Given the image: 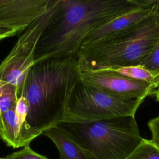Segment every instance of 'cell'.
<instances>
[{"instance_id":"1","label":"cell","mask_w":159,"mask_h":159,"mask_svg":"<svg viewBox=\"0 0 159 159\" xmlns=\"http://www.w3.org/2000/svg\"><path fill=\"white\" fill-rule=\"evenodd\" d=\"M81 73L77 55L34 62L29 68L20 96L29 102L27 122L35 137L63 120Z\"/></svg>"},{"instance_id":"2","label":"cell","mask_w":159,"mask_h":159,"mask_svg":"<svg viewBox=\"0 0 159 159\" xmlns=\"http://www.w3.org/2000/svg\"><path fill=\"white\" fill-rule=\"evenodd\" d=\"M130 5L129 0H58L37 44L34 62L77 55L92 30Z\"/></svg>"},{"instance_id":"3","label":"cell","mask_w":159,"mask_h":159,"mask_svg":"<svg viewBox=\"0 0 159 159\" xmlns=\"http://www.w3.org/2000/svg\"><path fill=\"white\" fill-rule=\"evenodd\" d=\"M156 13L120 32L83 45L77 54L80 71L139 65L159 43Z\"/></svg>"},{"instance_id":"4","label":"cell","mask_w":159,"mask_h":159,"mask_svg":"<svg viewBox=\"0 0 159 159\" xmlns=\"http://www.w3.org/2000/svg\"><path fill=\"white\" fill-rule=\"evenodd\" d=\"M57 126L82 148L88 159H127L143 139L135 116L91 122H61Z\"/></svg>"},{"instance_id":"5","label":"cell","mask_w":159,"mask_h":159,"mask_svg":"<svg viewBox=\"0 0 159 159\" xmlns=\"http://www.w3.org/2000/svg\"><path fill=\"white\" fill-rule=\"evenodd\" d=\"M144 100L116 96L80 80L71 93L61 122H91L122 116H135Z\"/></svg>"},{"instance_id":"6","label":"cell","mask_w":159,"mask_h":159,"mask_svg":"<svg viewBox=\"0 0 159 159\" xmlns=\"http://www.w3.org/2000/svg\"><path fill=\"white\" fill-rule=\"evenodd\" d=\"M57 2L58 0H53L48 11L23 32L10 52L0 63V81L16 86L19 97L26 75L34 63L38 41L48 24Z\"/></svg>"},{"instance_id":"7","label":"cell","mask_w":159,"mask_h":159,"mask_svg":"<svg viewBox=\"0 0 159 159\" xmlns=\"http://www.w3.org/2000/svg\"><path fill=\"white\" fill-rule=\"evenodd\" d=\"M53 0H0V40L24 32Z\"/></svg>"},{"instance_id":"8","label":"cell","mask_w":159,"mask_h":159,"mask_svg":"<svg viewBox=\"0 0 159 159\" xmlns=\"http://www.w3.org/2000/svg\"><path fill=\"white\" fill-rule=\"evenodd\" d=\"M81 80L107 93L123 98L145 99L150 96V83L126 77L109 69L81 72Z\"/></svg>"},{"instance_id":"9","label":"cell","mask_w":159,"mask_h":159,"mask_svg":"<svg viewBox=\"0 0 159 159\" xmlns=\"http://www.w3.org/2000/svg\"><path fill=\"white\" fill-rule=\"evenodd\" d=\"M29 102L20 96L8 111L0 112V139L13 148L29 145L35 137L27 122Z\"/></svg>"},{"instance_id":"10","label":"cell","mask_w":159,"mask_h":159,"mask_svg":"<svg viewBox=\"0 0 159 159\" xmlns=\"http://www.w3.org/2000/svg\"><path fill=\"white\" fill-rule=\"evenodd\" d=\"M158 9L159 7L147 8L130 4V6L124 10L92 30L86 37L82 45L103 39L109 35L117 34L130 28Z\"/></svg>"},{"instance_id":"11","label":"cell","mask_w":159,"mask_h":159,"mask_svg":"<svg viewBox=\"0 0 159 159\" xmlns=\"http://www.w3.org/2000/svg\"><path fill=\"white\" fill-rule=\"evenodd\" d=\"M42 135L48 137L55 143L60 159H88L82 148L58 126L48 129Z\"/></svg>"},{"instance_id":"12","label":"cell","mask_w":159,"mask_h":159,"mask_svg":"<svg viewBox=\"0 0 159 159\" xmlns=\"http://www.w3.org/2000/svg\"><path fill=\"white\" fill-rule=\"evenodd\" d=\"M19 98L16 86L0 81V112L10 109L16 104Z\"/></svg>"},{"instance_id":"13","label":"cell","mask_w":159,"mask_h":159,"mask_svg":"<svg viewBox=\"0 0 159 159\" xmlns=\"http://www.w3.org/2000/svg\"><path fill=\"white\" fill-rule=\"evenodd\" d=\"M127 159H159V147L152 140L143 138Z\"/></svg>"},{"instance_id":"14","label":"cell","mask_w":159,"mask_h":159,"mask_svg":"<svg viewBox=\"0 0 159 159\" xmlns=\"http://www.w3.org/2000/svg\"><path fill=\"white\" fill-rule=\"evenodd\" d=\"M109 70H113L126 77L145 81L150 83V84H152L154 78V76L148 71L140 65L123 66Z\"/></svg>"},{"instance_id":"15","label":"cell","mask_w":159,"mask_h":159,"mask_svg":"<svg viewBox=\"0 0 159 159\" xmlns=\"http://www.w3.org/2000/svg\"><path fill=\"white\" fill-rule=\"evenodd\" d=\"M139 65L148 71L153 76L159 74V43Z\"/></svg>"},{"instance_id":"16","label":"cell","mask_w":159,"mask_h":159,"mask_svg":"<svg viewBox=\"0 0 159 159\" xmlns=\"http://www.w3.org/2000/svg\"><path fill=\"white\" fill-rule=\"evenodd\" d=\"M6 158L7 159H48L46 157L34 151L29 145L7 155Z\"/></svg>"},{"instance_id":"17","label":"cell","mask_w":159,"mask_h":159,"mask_svg":"<svg viewBox=\"0 0 159 159\" xmlns=\"http://www.w3.org/2000/svg\"><path fill=\"white\" fill-rule=\"evenodd\" d=\"M147 125L152 134V140L159 147V116L151 119Z\"/></svg>"},{"instance_id":"18","label":"cell","mask_w":159,"mask_h":159,"mask_svg":"<svg viewBox=\"0 0 159 159\" xmlns=\"http://www.w3.org/2000/svg\"><path fill=\"white\" fill-rule=\"evenodd\" d=\"M130 4L147 8L159 7V0H129Z\"/></svg>"},{"instance_id":"19","label":"cell","mask_w":159,"mask_h":159,"mask_svg":"<svg viewBox=\"0 0 159 159\" xmlns=\"http://www.w3.org/2000/svg\"><path fill=\"white\" fill-rule=\"evenodd\" d=\"M159 91V74L154 76L153 81L150 84V96H152L155 93Z\"/></svg>"},{"instance_id":"20","label":"cell","mask_w":159,"mask_h":159,"mask_svg":"<svg viewBox=\"0 0 159 159\" xmlns=\"http://www.w3.org/2000/svg\"><path fill=\"white\" fill-rule=\"evenodd\" d=\"M152 96L155 97V100H156L157 101L159 102V91H158V92H155V93L152 95Z\"/></svg>"},{"instance_id":"21","label":"cell","mask_w":159,"mask_h":159,"mask_svg":"<svg viewBox=\"0 0 159 159\" xmlns=\"http://www.w3.org/2000/svg\"><path fill=\"white\" fill-rule=\"evenodd\" d=\"M156 14H157V16L158 18L159 19V9H158V10L157 11V13H156Z\"/></svg>"},{"instance_id":"22","label":"cell","mask_w":159,"mask_h":159,"mask_svg":"<svg viewBox=\"0 0 159 159\" xmlns=\"http://www.w3.org/2000/svg\"><path fill=\"white\" fill-rule=\"evenodd\" d=\"M0 159H7L6 158H1V157H0Z\"/></svg>"}]
</instances>
